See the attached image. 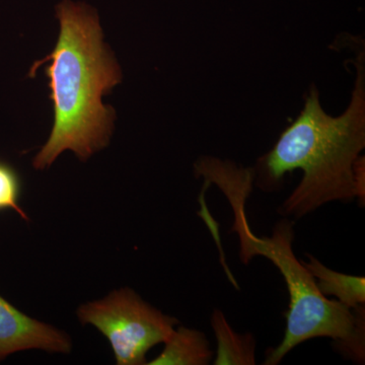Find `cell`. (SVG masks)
<instances>
[{
  "mask_svg": "<svg viewBox=\"0 0 365 365\" xmlns=\"http://www.w3.org/2000/svg\"><path fill=\"white\" fill-rule=\"evenodd\" d=\"M163 352L150 365H207L213 359L210 343L201 331L180 327L165 341Z\"/></svg>",
  "mask_w": 365,
  "mask_h": 365,
  "instance_id": "6",
  "label": "cell"
},
{
  "mask_svg": "<svg viewBox=\"0 0 365 365\" xmlns=\"http://www.w3.org/2000/svg\"><path fill=\"white\" fill-rule=\"evenodd\" d=\"M57 16V44L44 59L35 62L31 78L43 63L49 78L54 125L49 139L34 158V168H49L63 151L79 160L90 158L109 143L115 112L102 97L121 81V71L103 43L97 14L81 4L64 1Z\"/></svg>",
  "mask_w": 365,
  "mask_h": 365,
  "instance_id": "2",
  "label": "cell"
},
{
  "mask_svg": "<svg viewBox=\"0 0 365 365\" xmlns=\"http://www.w3.org/2000/svg\"><path fill=\"white\" fill-rule=\"evenodd\" d=\"M232 230L240 237L242 263L248 264L255 256L265 257L279 270L289 294L284 337L277 347L268 350L264 364H279L294 348L314 338H331L341 354L364 364V304L350 309L321 294L314 278L292 250V222L280 220L274 225L271 237L255 235L247 218L235 222Z\"/></svg>",
  "mask_w": 365,
  "mask_h": 365,
  "instance_id": "3",
  "label": "cell"
},
{
  "mask_svg": "<svg viewBox=\"0 0 365 365\" xmlns=\"http://www.w3.org/2000/svg\"><path fill=\"white\" fill-rule=\"evenodd\" d=\"M364 167V155H359L354 163V180L356 198H359L362 206H364L365 201Z\"/></svg>",
  "mask_w": 365,
  "mask_h": 365,
  "instance_id": "10",
  "label": "cell"
},
{
  "mask_svg": "<svg viewBox=\"0 0 365 365\" xmlns=\"http://www.w3.org/2000/svg\"><path fill=\"white\" fill-rule=\"evenodd\" d=\"M211 326L217 341L215 365L256 364V339L251 334H239L228 324L225 314L215 309Z\"/></svg>",
  "mask_w": 365,
  "mask_h": 365,
  "instance_id": "8",
  "label": "cell"
},
{
  "mask_svg": "<svg viewBox=\"0 0 365 365\" xmlns=\"http://www.w3.org/2000/svg\"><path fill=\"white\" fill-rule=\"evenodd\" d=\"M83 325L98 329L109 340L118 365H143L146 353L165 343L179 321L144 302L134 290H114L105 299L78 307Z\"/></svg>",
  "mask_w": 365,
  "mask_h": 365,
  "instance_id": "4",
  "label": "cell"
},
{
  "mask_svg": "<svg viewBox=\"0 0 365 365\" xmlns=\"http://www.w3.org/2000/svg\"><path fill=\"white\" fill-rule=\"evenodd\" d=\"M21 180L13 165L0 160V211L14 210L23 220L28 215L21 207Z\"/></svg>",
  "mask_w": 365,
  "mask_h": 365,
  "instance_id": "9",
  "label": "cell"
},
{
  "mask_svg": "<svg viewBox=\"0 0 365 365\" xmlns=\"http://www.w3.org/2000/svg\"><path fill=\"white\" fill-rule=\"evenodd\" d=\"M307 262L302 261L316 281L319 292L326 297H334L341 304L355 309L365 304V278L336 272L326 267L313 255H307Z\"/></svg>",
  "mask_w": 365,
  "mask_h": 365,
  "instance_id": "7",
  "label": "cell"
},
{
  "mask_svg": "<svg viewBox=\"0 0 365 365\" xmlns=\"http://www.w3.org/2000/svg\"><path fill=\"white\" fill-rule=\"evenodd\" d=\"M30 349L68 354L72 342L63 331L26 316L0 295V361Z\"/></svg>",
  "mask_w": 365,
  "mask_h": 365,
  "instance_id": "5",
  "label": "cell"
},
{
  "mask_svg": "<svg viewBox=\"0 0 365 365\" xmlns=\"http://www.w3.org/2000/svg\"><path fill=\"white\" fill-rule=\"evenodd\" d=\"M354 66L356 79L344 113L327 114L312 85L299 116L257 160L254 182L263 192L277 191L287 173L302 170L299 184L278 209L281 215L302 218L326 204L356 199L354 163L365 148L364 52Z\"/></svg>",
  "mask_w": 365,
  "mask_h": 365,
  "instance_id": "1",
  "label": "cell"
}]
</instances>
